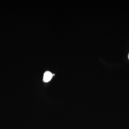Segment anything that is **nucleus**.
I'll return each instance as SVG.
<instances>
[{"instance_id": "nucleus-1", "label": "nucleus", "mask_w": 129, "mask_h": 129, "mask_svg": "<svg viewBox=\"0 0 129 129\" xmlns=\"http://www.w3.org/2000/svg\"><path fill=\"white\" fill-rule=\"evenodd\" d=\"M52 76H53V75H52V74L50 72H48V71L46 72L44 75V81L45 82H48L51 79Z\"/></svg>"}, {"instance_id": "nucleus-2", "label": "nucleus", "mask_w": 129, "mask_h": 129, "mask_svg": "<svg viewBox=\"0 0 129 129\" xmlns=\"http://www.w3.org/2000/svg\"><path fill=\"white\" fill-rule=\"evenodd\" d=\"M128 59L129 60V53H128Z\"/></svg>"}]
</instances>
